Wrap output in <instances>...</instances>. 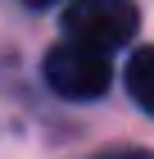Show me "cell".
<instances>
[{
  "mask_svg": "<svg viewBox=\"0 0 154 159\" xmlns=\"http://www.w3.org/2000/svg\"><path fill=\"white\" fill-rule=\"evenodd\" d=\"M113 82V64L104 50H91L82 41H64L46 55V86L64 100H100Z\"/></svg>",
  "mask_w": 154,
  "mask_h": 159,
  "instance_id": "cell-1",
  "label": "cell"
},
{
  "mask_svg": "<svg viewBox=\"0 0 154 159\" xmlns=\"http://www.w3.org/2000/svg\"><path fill=\"white\" fill-rule=\"evenodd\" d=\"M141 14L131 0H73L64 9V32L68 41H82L91 50H118L136 37Z\"/></svg>",
  "mask_w": 154,
  "mask_h": 159,
  "instance_id": "cell-2",
  "label": "cell"
},
{
  "mask_svg": "<svg viewBox=\"0 0 154 159\" xmlns=\"http://www.w3.org/2000/svg\"><path fill=\"white\" fill-rule=\"evenodd\" d=\"M127 91H131V100L154 118V46H141L127 59Z\"/></svg>",
  "mask_w": 154,
  "mask_h": 159,
  "instance_id": "cell-3",
  "label": "cell"
},
{
  "mask_svg": "<svg viewBox=\"0 0 154 159\" xmlns=\"http://www.w3.org/2000/svg\"><path fill=\"white\" fill-rule=\"evenodd\" d=\"M100 159H154L150 150H118V155H100Z\"/></svg>",
  "mask_w": 154,
  "mask_h": 159,
  "instance_id": "cell-4",
  "label": "cell"
},
{
  "mask_svg": "<svg viewBox=\"0 0 154 159\" xmlns=\"http://www.w3.org/2000/svg\"><path fill=\"white\" fill-rule=\"evenodd\" d=\"M27 5H55V0H27Z\"/></svg>",
  "mask_w": 154,
  "mask_h": 159,
  "instance_id": "cell-5",
  "label": "cell"
}]
</instances>
